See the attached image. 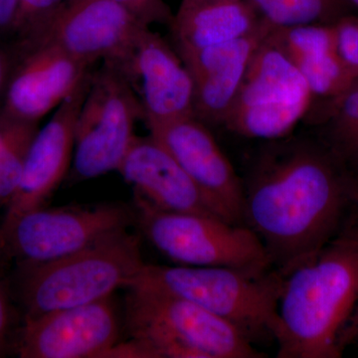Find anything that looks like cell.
Instances as JSON below:
<instances>
[{
  "label": "cell",
  "mask_w": 358,
  "mask_h": 358,
  "mask_svg": "<svg viewBox=\"0 0 358 358\" xmlns=\"http://www.w3.org/2000/svg\"><path fill=\"white\" fill-rule=\"evenodd\" d=\"M242 181L244 225L282 277L345 229L353 174L313 134L266 141Z\"/></svg>",
  "instance_id": "cell-1"
},
{
  "label": "cell",
  "mask_w": 358,
  "mask_h": 358,
  "mask_svg": "<svg viewBox=\"0 0 358 358\" xmlns=\"http://www.w3.org/2000/svg\"><path fill=\"white\" fill-rule=\"evenodd\" d=\"M279 358H338L358 312V235L343 232L285 277Z\"/></svg>",
  "instance_id": "cell-2"
},
{
  "label": "cell",
  "mask_w": 358,
  "mask_h": 358,
  "mask_svg": "<svg viewBox=\"0 0 358 358\" xmlns=\"http://www.w3.org/2000/svg\"><path fill=\"white\" fill-rule=\"evenodd\" d=\"M285 277L226 267L145 264L129 288L159 289L196 303L234 324L254 343L275 341Z\"/></svg>",
  "instance_id": "cell-3"
},
{
  "label": "cell",
  "mask_w": 358,
  "mask_h": 358,
  "mask_svg": "<svg viewBox=\"0 0 358 358\" xmlns=\"http://www.w3.org/2000/svg\"><path fill=\"white\" fill-rule=\"evenodd\" d=\"M127 324L147 358H262L237 327L192 301L129 288Z\"/></svg>",
  "instance_id": "cell-4"
},
{
  "label": "cell",
  "mask_w": 358,
  "mask_h": 358,
  "mask_svg": "<svg viewBox=\"0 0 358 358\" xmlns=\"http://www.w3.org/2000/svg\"><path fill=\"white\" fill-rule=\"evenodd\" d=\"M145 264L140 239L127 230L59 260L23 267L24 320L110 298L128 289Z\"/></svg>",
  "instance_id": "cell-5"
},
{
  "label": "cell",
  "mask_w": 358,
  "mask_h": 358,
  "mask_svg": "<svg viewBox=\"0 0 358 358\" xmlns=\"http://www.w3.org/2000/svg\"><path fill=\"white\" fill-rule=\"evenodd\" d=\"M136 219L159 253L181 266L226 267L261 273L274 270L258 236L246 225L218 216L157 208L134 195Z\"/></svg>",
  "instance_id": "cell-6"
},
{
  "label": "cell",
  "mask_w": 358,
  "mask_h": 358,
  "mask_svg": "<svg viewBox=\"0 0 358 358\" xmlns=\"http://www.w3.org/2000/svg\"><path fill=\"white\" fill-rule=\"evenodd\" d=\"M138 120H143V112L133 85L119 67L103 62L92 73L78 115L71 180L80 182L117 171L136 138Z\"/></svg>",
  "instance_id": "cell-7"
},
{
  "label": "cell",
  "mask_w": 358,
  "mask_h": 358,
  "mask_svg": "<svg viewBox=\"0 0 358 358\" xmlns=\"http://www.w3.org/2000/svg\"><path fill=\"white\" fill-rule=\"evenodd\" d=\"M134 219L117 203L43 206L0 226V249L20 267L41 265L124 232Z\"/></svg>",
  "instance_id": "cell-8"
},
{
  "label": "cell",
  "mask_w": 358,
  "mask_h": 358,
  "mask_svg": "<svg viewBox=\"0 0 358 358\" xmlns=\"http://www.w3.org/2000/svg\"><path fill=\"white\" fill-rule=\"evenodd\" d=\"M268 36L252 59L222 126L238 136L265 141L293 134L313 102L306 80Z\"/></svg>",
  "instance_id": "cell-9"
},
{
  "label": "cell",
  "mask_w": 358,
  "mask_h": 358,
  "mask_svg": "<svg viewBox=\"0 0 358 358\" xmlns=\"http://www.w3.org/2000/svg\"><path fill=\"white\" fill-rule=\"evenodd\" d=\"M148 27L113 0H67L35 42H50L87 64L102 60L122 69Z\"/></svg>",
  "instance_id": "cell-10"
},
{
  "label": "cell",
  "mask_w": 358,
  "mask_h": 358,
  "mask_svg": "<svg viewBox=\"0 0 358 358\" xmlns=\"http://www.w3.org/2000/svg\"><path fill=\"white\" fill-rule=\"evenodd\" d=\"M148 128L196 183L219 217L244 225L243 181L208 127L187 117Z\"/></svg>",
  "instance_id": "cell-11"
},
{
  "label": "cell",
  "mask_w": 358,
  "mask_h": 358,
  "mask_svg": "<svg viewBox=\"0 0 358 358\" xmlns=\"http://www.w3.org/2000/svg\"><path fill=\"white\" fill-rule=\"evenodd\" d=\"M113 296L24 320L18 341L22 358L105 357L119 341Z\"/></svg>",
  "instance_id": "cell-12"
},
{
  "label": "cell",
  "mask_w": 358,
  "mask_h": 358,
  "mask_svg": "<svg viewBox=\"0 0 358 358\" xmlns=\"http://www.w3.org/2000/svg\"><path fill=\"white\" fill-rule=\"evenodd\" d=\"M61 103L50 121L35 136L20 185L7 205L1 225L21 214L45 206L72 166L75 126L91 83L92 73Z\"/></svg>",
  "instance_id": "cell-13"
},
{
  "label": "cell",
  "mask_w": 358,
  "mask_h": 358,
  "mask_svg": "<svg viewBox=\"0 0 358 358\" xmlns=\"http://www.w3.org/2000/svg\"><path fill=\"white\" fill-rule=\"evenodd\" d=\"M20 46V57L0 108L21 121L39 122L75 91L94 65L77 60L50 42Z\"/></svg>",
  "instance_id": "cell-14"
},
{
  "label": "cell",
  "mask_w": 358,
  "mask_h": 358,
  "mask_svg": "<svg viewBox=\"0 0 358 358\" xmlns=\"http://www.w3.org/2000/svg\"><path fill=\"white\" fill-rule=\"evenodd\" d=\"M140 87L147 126L194 117V81L173 47L150 27L143 30L133 56L121 69Z\"/></svg>",
  "instance_id": "cell-15"
},
{
  "label": "cell",
  "mask_w": 358,
  "mask_h": 358,
  "mask_svg": "<svg viewBox=\"0 0 358 358\" xmlns=\"http://www.w3.org/2000/svg\"><path fill=\"white\" fill-rule=\"evenodd\" d=\"M273 28L264 20L256 31L241 38L178 52L194 81V117L207 127L223 126L252 59Z\"/></svg>",
  "instance_id": "cell-16"
},
{
  "label": "cell",
  "mask_w": 358,
  "mask_h": 358,
  "mask_svg": "<svg viewBox=\"0 0 358 358\" xmlns=\"http://www.w3.org/2000/svg\"><path fill=\"white\" fill-rule=\"evenodd\" d=\"M117 171L134 195L157 208L218 216L196 183L150 134L136 136Z\"/></svg>",
  "instance_id": "cell-17"
},
{
  "label": "cell",
  "mask_w": 358,
  "mask_h": 358,
  "mask_svg": "<svg viewBox=\"0 0 358 358\" xmlns=\"http://www.w3.org/2000/svg\"><path fill=\"white\" fill-rule=\"evenodd\" d=\"M268 37L301 73L313 101L338 98L357 79L339 54L336 24L273 28Z\"/></svg>",
  "instance_id": "cell-18"
},
{
  "label": "cell",
  "mask_w": 358,
  "mask_h": 358,
  "mask_svg": "<svg viewBox=\"0 0 358 358\" xmlns=\"http://www.w3.org/2000/svg\"><path fill=\"white\" fill-rule=\"evenodd\" d=\"M263 23L248 0H225L178 9L169 28L174 49L183 52L241 38Z\"/></svg>",
  "instance_id": "cell-19"
},
{
  "label": "cell",
  "mask_w": 358,
  "mask_h": 358,
  "mask_svg": "<svg viewBox=\"0 0 358 358\" xmlns=\"http://www.w3.org/2000/svg\"><path fill=\"white\" fill-rule=\"evenodd\" d=\"M303 122L352 173L358 171V78L343 95L315 103Z\"/></svg>",
  "instance_id": "cell-20"
},
{
  "label": "cell",
  "mask_w": 358,
  "mask_h": 358,
  "mask_svg": "<svg viewBox=\"0 0 358 358\" xmlns=\"http://www.w3.org/2000/svg\"><path fill=\"white\" fill-rule=\"evenodd\" d=\"M263 20L274 28L308 24L334 25L352 14L348 0H248Z\"/></svg>",
  "instance_id": "cell-21"
},
{
  "label": "cell",
  "mask_w": 358,
  "mask_h": 358,
  "mask_svg": "<svg viewBox=\"0 0 358 358\" xmlns=\"http://www.w3.org/2000/svg\"><path fill=\"white\" fill-rule=\"evenodd\" d=\"M39 129V122L21 121L0 108V208H6L17 189L28 150Z\"/></svg>",
  "instance_id": "cell-22"
},
{
  "label": "cell",
  "mask_w": 358,
  "mask_h": 358,
  "mask_svg": "<svg viewBox=\"0 0 358 358\" xmlns=\"http://www.w3.org/2000/svg\"><path fill=\"white\" fill-rule=\"evenodd\" d=\"M67 0H18L13 41L31 44L40 38Z\"/></svg>",
  "instance_id": "cell-23"
},
{
  "label": "cell",
  "mask_w": 358,
  "mask_h": 358,
  "mask_svg": "<svg viewBox=\"0 0 358 358\" xmlns=\"http://www.w3.org/2000/svg\"><path fill=\"white\" fill-rule=\"evenodd\" d=\"M131 13L134 17L150 26L164 24L171 26L174 20L171 7L166 0H113Z\"/></svg>",
  "instance_id": "cell-24"
},
{
  "label": "cell",
  "mask_w": 358,
  "mask_h": 358,
  "mask_svg": "<svg viewBox=\"0 0 358 358\" xmlns=\"http://www.w3.org/2000/svg\"><path fill=\"white\" fill-rule=\"evenodd\" d=\"M336 31L339 54L358 78V16L352 13L341 18Z\"/></svg>",
  "instance_id": "cell-25"
},
{
  "label": "cell",
  "mask_w": 358,
  "mask_h": 358,
  "mask_svg": "<svg viewBox=\"0 0 358 358\" xmlns=\"http://www.w3.org/2000/svg\"><path fill=\"white\" fill-rule=\"evenodd\" d=\"M21 48L17 42L0 43V105L6 95L7 86L13 76L14 68L20 57Z\"/></svg>",
  "instance_id": "cell-26"
},
{
  "label": "cell",
  "mask_w": 358,
  "mask_h": 358,
  "mask_svg": "<svg viewBox=\"0 0 358 358\" xmlns=\"http://www.w3.org/2000/svg\"><path fill=\"white\" fill-rule=\"evenodd\" d=\"M11 310L6 288L0 282V352L3 350L10 333Z\"/></svg>",
  "instance_id": "cell-27"
},
{
  "label": "cell",
  "mask_w": 358,
  "mask_h": 358,
  "mask_svg": "<svg viewBox=\"0 0 358 358\" xmlns=\"http://www.w3.org/2000/svg\"><path fill=\"white\" fill-rule=\"evenodd\" d=\"M17 9L18 0H0V36L13 35Z\"/></svg>",
  "instance_id": "cell-28"
},
{
  "label": "cell",
  "mask_w": 358,
  "mask_h": 358,
  "mask_svg": "<svg viewBox=\"0 0 358 358\" xmlns=\"http://www.w3.org/2000/svg\"><path fill=\"white\" fill-rule=\"evenodd\" d=\"M352 174L353 179H355V185H353L352 208H350V216H348L345 229H343V232L352 233V234L358 235V171Z\"/></svg>",
  "instance_id": "cell-29"
},
{
  "label": "cell",
  "mask_w": 358,
  "mask_h": 358,
  "mask_svg": "<svg viewBox=\"0 0 358 358\" xmlns=\"http://www.w3.org/2000/svg\"><path fill=\"white\" fill-rule=\"evenodd\" d=\"M355 343L358 345V312L353 320L352 329H350V334H348V345Z\"/></svg>",
  "instance_id": "cell-30"
},
{
  "label": "cell",
  "mask_w": 358,
  "mask_h": 358,
  "mask_svg": "<svg viewBox=\"0 0 358 358\" xmlns=\"http://www.w3.org/2000/svg\"><path fill=\"white\" fill-rule=\"evenodd\" d=\"M225 1V0H181L178 9L189 8V7L199 6V4L208 3V2Z\"/></svg>",
  "instance_id": "cell-31"
},
{
  "label": "cell",
  "mask_w": 358,
  "mask_h": 358,
  "mask_svg": "<svg viewBox=\"0 0 358 358\" xmlns=\"http://www.w3.org/2000/svg\"><path fill=\"white\" fill-rule=\"evenodd\" d=\"M348 2H350V4H352L353 8L358 9V0H348Z\"/></svg>",
  "instance_id": "cell-32"
}]
</instances>
